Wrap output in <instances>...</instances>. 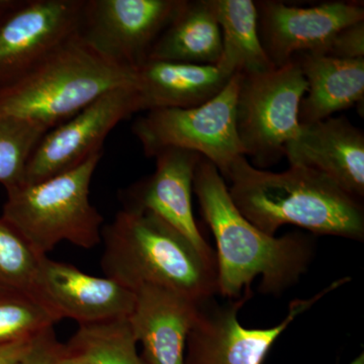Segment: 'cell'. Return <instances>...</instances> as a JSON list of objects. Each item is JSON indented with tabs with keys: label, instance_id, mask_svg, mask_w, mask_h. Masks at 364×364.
<instances>
[{
	"label": "cell",
	"instance_id": "1",
	"mask_svg": "<svg viewBox=\"0 0 364 364\" xmlns=\"http://www.w3.org/2000/svg\"><path fill=\"white\" fill-rule=\"evenodd\" d=\"M193 189L217 242L218 293L241 298L244 289L251 293V282L257 277L265 294H279L298 282L312 260L308 236L277 238L260 231L239 212L225 179L205 158L196 167Z\"/></svg>",
	"mask_w": 364,
	"mask_h": 364
},
{
	"label": "cell",
	"instance_id": "2",
	"mask_svg": "<svg viewBox=\"0 0 364 364\" xmlns=\"http://www.w3.org/2000/svg\"><path fill=\"white\" fill-rule=\"evenodd\" d=\"M226 181L239 212L263 233L274 236L279 228L294 225L314 234L363 241V203L316 170L267 171L242 156Z\"/></svg>",
	"mask_w": 364,
	"mask_h": 364
},
{
	"label": "cell",
	"instance_id": "3",
	"mask_svg": "<svg viewBox=\"0 0 364 364\" xmlns=\"http://www.w3.org/2000/svg\"><path fill=\"white\" fill-rule=\"evenodd\" d=\"M105 277L131 291L155 286L203 304L218 294L217 265L156 215L124 208L102 228Z\"/></svg>",
	"mask_w": 364,
	"mask_h": 364
},
{
	"label": "cell",
	"instance_id": "4",
	"mask_svg": "<svg viewBox=\"0 0 364 364\" xmlns=\"http://www.w3.org/2000/svg\"><path fill=\"white\" fill-rule=\"evenodd\" d=\"M135 69L105 58L78 33L46 58L0 85V114L50 131L107 91L134 85Z\"/></svg>",
	"mask_w": 364,
	"mask_h": 364
},
{
	"label": "cell",
	"instance_id": "5",
	"mask_svg": "<svg viewBox=\"0 0 364 364\" xmlns=\"http://www.w3.org/2000/svg\"><path fill=\"white\" fill-rule=\"evenodd\" d=\"M102 153L46 181L7 188L0 219L39 255H47L63 241L95 248L102 242L104 217L91 205L90 189Z\"/></svg>",
	"mask_w": 364,
	"mask_h": 364
},
{
	"label": "cell",
	"instance_id": "6",
	"mask_svg": "<svg viewBox=\"0 0 364 364\" xmlns=\"http://www.w3.org/2000/svg\"><path fill=\"white\" fill-rule=\"evenodd\" d=\"M308 85L298 62L260 74H240L235 124L244 156L253 166L267 168L284 156L298 135L299 109Z\"/></svg>",
	"mask_w": 364,
	"mask_h": 364
},
{
	"label": "cell",
	"instance_id": "7",
	"mask_svg": "<svg viewBox=\"0 0 364 364\" xmlns=\"http://www.w3.org/2000/svg\"><path fill=\"white\" fill-rule=\"evenodd\" d=\"M240 74L226 87L198 107L146 112L132 126L146 156L167 148L193 151L212 162L226 179L232 166L244 156L236 133L235 107Z\"/></svg>",
	"mask_w": 364,
	"mask_h": 364
},
{
	"label": "cell",
	"instance_id": "8",
	"mask_svg": "<svg viewBox=\"0 0 364 364\" xmlns=\"http://www.w3.org/2000/svg\"><path fill=\"white\" fill-rule=\"evenodd\" d=\"M184 0H85L78 36L105 58L136 68Z\"/></svg>",
	"mask_w": 364,
	"mask_h": 364
},
{
	"label": "cell",
	"instance_id": "9",
	"mask_svg": "<svg viewBox=\"0 0 364 364\" xmlns=\"http://www.w3.org/2000/svg\"><path fill=\"white\" fill-rule=\"evenodd\" d=\"M348 279L336 280L313 298L294 299L289 304L287 318L267 329H248L239 322V310L251 293H244L223 306L210 305L208 299L200 304L198 317L189 333L184 364H263L273 343L294 318Z\"/></svg>",
	"mask_w": 364,
	"mask_h": 364
},
{
	"label": "cell",
	"instance_id": "10",
	"mask_svg": "<svg viewBox=\"0 0 364 364\" xmlns=\"http://www.w3.org/2000/svg\"><path fill=\"white\" fill-rule=\"evenodd\" d=\"M139 112L134 85L114 88L43 136L26 163L21 183H36L68 171L102 150L114 128Z\"/></svg>",
	"mask_w": 364,
	"mask_h": 364
},
{
	"label": "cell",
	"instance_id": "11",
	"mask_svg": "<svg viewBox=\"0 0 364 364\" xmlns=\"http://www.w3.org/2000/svg\"><path fill=\"white\" fill-rule=\"evenodd\" d=\"M85 0H16L0 18V85L78 33Z\"/></svg>",
	"mask_w": 364,
	"mask_h": 364
},
{
	"label": "cell",
	"instance_id": "12",
	"mask_svg": "<svg viewBox=\"0 0 364 364\" xmlns=\"http://www.w3.org/2000/svg\"><path fill=\"white\" fill-rule=\"evenodd\" d=\"M255 6L261 45L275 68L286 65L299 53L320 54L339 31L364 21L363 2L328 1L299 7L259 0Z\"/></svg>",
	"mask_w": 364,
	"mask_h": 364
},
{
	"label": "cell",
	"instance_id": "13",
	"mask_svg": "<svg viewBox=\"0 0 364 364\" xmlns=\"http://www.w3.org/2000/svg\"><path fill=\"white\" fill-rule=\"evenodd\" d=\"M32 294L57 321L69 318L80 325L129 318L135 294L109 277H97L69 263L43 256Z\"/></svg>",
	"mask_w": 364,
	"mask_h": 364
},
{
	"label": "cell",
	"instance_id": "14",
	"mask_svg": "<svg viewBox=\"0 0 364 364\" xmlns=\"http://www.w3.org/2000/svg\"><path fill=\"white\" fill-rule=\"evenodd\" d=\"M203 156L193 151L167 148L155 155L156 168L124 193V207L156 215L183 235L205 259L217 265L213 249L203 238L193 210V177Z\"/></svg>",
	"mask_w": 364,
	"mask_h": 364
},
{
	"label": "cell",
	"instance_id": "15",
	"mask_svg": "<svg viewBox=\"0 0 364 364\" xmlns=\"http://www.w3.org/2000/svg\"><path fill=\"white\" fill-rule=\"evenodd\" d=\"M284 156L291 166L316 170L348 195L364 198V134L346 117L301 124Z\"/></svg>",
	"mask_w": 364,
	"mask_h": 364
},
{
	"label": "cell",
	"instance_id": "16",
	"mask_svg": "<svg viewBox=\"0 0 364 364\" xmlns=\"http://www.w3.org/2000/svg\"><path fill=\"white\" fill-rule=\"evenodd\" d=\"M135 304L129 324L144 347L148 364H184L186 341L200 304L176 291L155 286L134 291Z\"/></svg>",
	"mask_w": 364,
	"mask_h": 364
},
{
	"label": "cell",
	"instance_id": "17",
	"mask_svg": "<svg viewBox=\"0 0 364 364\" xmlns=\"http://www.w3.org/2000/svg\"><path fill=\"white\" fill-rule=\"evenodd\" d=\"M234 75L217 65L146 60L135 68L138 111L198 107L217 97Z\"/></svg>",
	"mask_w": 364,
	"mask_h": 364
},
{
	"label": "cell",
	"instance_id": "18",
	"mask_svg": "<svg viewBox=\"0 0 364 364\" xmlns=\"http://www.w3.org/2000/svg\"><path fill=\"white\" fill-rule=\"evenodd\" d=\"M308 90L299 109L301 124L317 123L364 100V59L332 58L304 52L294 57Z\"/></svg>",
	"mask_w": 364,
	"mask_h": 364
},
{
	"label": "cell",
	"instance_id": "19",
	"mask_svg": "<svg viewBox=\"0 0 364 364\" xmlns=\"http://www.w3.org/2000/svg\"><path fill=\"white\" fill-rule=\"evenodd\" d=\"M221 54V28L207 0H184L176 18L153 46L148 59L217 65Z\"/></svg>",
	"mask_w": 364,
	"mask_h": 364
},
{
	"label": "cell",
	"instance_id": "20",
	"mask_svg": "<svg viewBox=\"0 0 364 364\" xmlns=\"http://www.w3.org/2000/svg\"><path fill=\"white\" fill-rule=\"evenodd\" d=\"M222 32V54L217 66L227 73L260 74L274 69L258 33L253 0H207Z\"/></svg>",
	"mask_w": 364,
	"mask_h": 364
},
{
	"label": "cell",
	"instance_id": "21",
	"mask_svg": "<svg viewBox=\"0 0 364 364\" xmlns=\"http://www.w3.org/2000/svg\"><path fill=\"white\" fill-rule=\"evenodd\" d=\"M128 318L80 325L65 350L90 364H148L136 351Z\"/></svg>",
	"mask_w": 364,
	"mask_h": 364
},
{
	"label": "cell",
	"instance_id": "22",
	"mask_svg": "<svg viewBox=\"0 0 364 364\" xmlns=\"http://www.w3.org/2000/svg\"><path fill=\"white\" fill-rule=\"evenodd\" d=\"M58 323L28 291L0 289V345L31 339Z\"/></svg>",
	"mask_w": 364,
	"mask_h": 364
},
{
	"label": "cell",
	"instance_id": "23",
	"mask_svg": "<svg viewBox=\"0 0 364 364\" xmlns=\"http://www.w3.org/2000/svg\"><path fill=\"white\" fill-rule=\"evenodd\" d=\"M46 133L37 124L0 114V183L6 189L23 182L26 163Z\"/></svg>",
	"mask_w": 364,
	"mask_h": 364
},
{
	"label": "cell",
	"instance_id": "24",
	"mask_svg": "<svg viewBox=\"0 0 364 364\" xmlns=\"http://www.w3.org/2000/svg\"><path fill=\"white\" fill-rule=\"evenodd\" d=\"M42 257L16 230L0 219V289L32 294Z\"/></svg>",
	"mask_w": 364,
	"mask_h": 364
},
{
	"label": "cell",
	"instance_id": "25",
	"mask_svg": "<svg viewBox=\"0 0 364 364\" xmlns=\"http://www.w3.org/2000/svg\"><path fill=\"white\" fill-rule=\"evenodd\" d=\"M320 54L336 59H364V21L339 31Z\"/></svg>",
	"mask_w": 364,
	"mask_h": 364
},
{
	"label": "cell",
	"instance_id": "26",
	"mask_svg": "<svg viewBox=\"0 0 364 364\" xmlns=\"http://www.w3.org/2000/svg\"><path fill=\"white\" fill-rule=\"evenodd\" d=\"M63 344L59 343L52 328L41 333L33 348L16 364H54Z\"/></svg>",
	"mask_w": 364,
	"mask_h": 364
},
{
	"label": "cell",
	"instance_id": "27",
	"mask_svg": "<svg viewBox=\"0 0 364 364\" xmlns=\"http://www.w3.org/2000/svg\"><path fill=\"white\" fill-rule=\"evenodd\" d=\"M38 336L6 345H0V364H16L33 348Z\"/></svg>",
	"mask_w": 364,
	"mask_h": 364
},
{
	"label": "cell",
	"instance_id": "28",
	"mask_svg": "<svg viewBox=\"0 0 364 364\" xmlns=\"http://www.w3.org/2000/svg\"><path fill=\"white\" fill-rule=\"evenodd\" d=\"M54 364H90L85 359L79 358V356L73 355V354L68 353L65 350V347L63 345V349L60 352L58 358Z\"/></svg>",
	"mask_w": 364,
	"mask_h": 364
},
{
	"label": "cell",
	"instance_id": "29",
	"mask_svg": "<svg viewBox=\"0 0 364 364\" xmlns=\"http://www.w3.org/2000/svg\"><path fill=\"white\" fill-rule=\"evenodd\" d=\"M16 0H0V18L14 6Z\"/></svg>",
	"mask_w": 364,
	"mask_h": 364
},
{
	"label": "cell",
	"instance_id": "30",
	"mask_svg": "<svg viewBox=\"0 0 364 364\" xmlns=\"http://www.w3.org/2000/svg\"><path fill=\"white\" fill-rule=\"evenodd\" d=\"M350 364H364V354H360V355L354 359Z\"/></svg>",
	"mask_w": 364,
	"mask_h": 364
}]
</instances>
